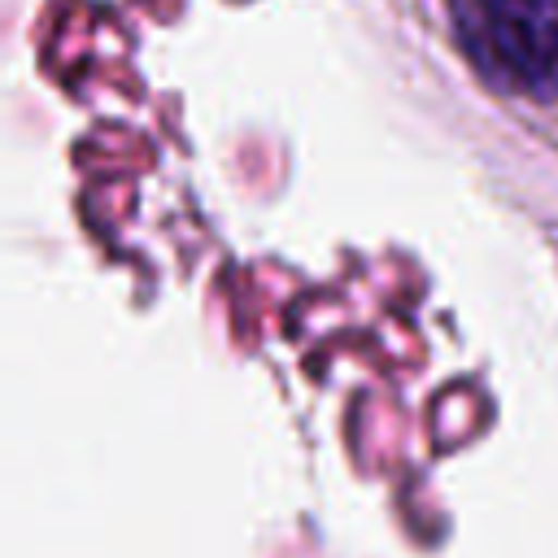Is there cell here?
I'll return each mask as SVG.
<instances>
[{
	"instance_id": "1",
	"label": "cell",
	"mask_w": 558,
	"mask_h": 558,
	"mask_svg": "<svg viewBox=\"0 0 558 558\" xmlns=\"http://www.w3.org/2000/svg\"><path fill=\"white\" fill-rule=\"evenodd\" d=\"M466 61L506 96L558 100V0H449Z\"/></svg>"
}]
</instances>
